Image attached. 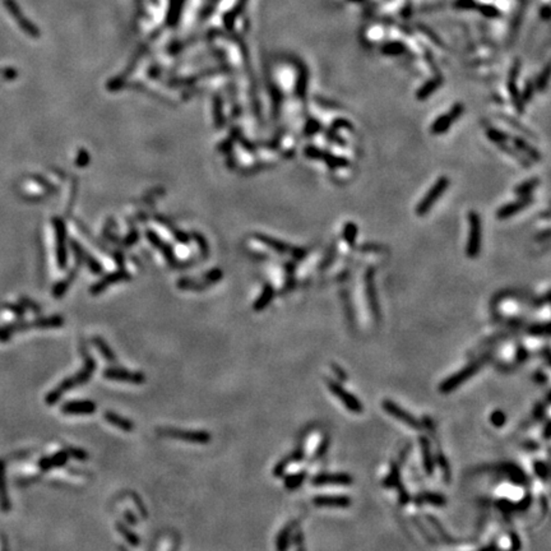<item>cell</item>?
<instances>
[{
	"label": "cell",
	"mask_w": 551,
	"mask_h": 551,
	"mask_svg": "<svg viewBox=\"0 0 551 551\" xmlns=\"http://www.w3.org/2000/svg\"><path fill=\"white\" fill-rule=\"evenodd\" d=\"M549 78H550V65H546L545 69H544V71L540 73V76L537 77L536 83H535L537 91H541V92L545 91L546 87H548Z\"/></svg>",
	"instance_id": "obj_37"
},
{
	"label": "cell",
	"mask_w": 551,
	"mask_h": 551,
	"mask_svg": "<svg viewBox=\"0 0 551 551\" xmlns=\"http://www.w3.org/2000/svg\"><path fill=\"white\" fill-rule=\"evenodd\" d=\"M381 407L388 415H390L392 417L397 420V421L405 424L408 428L413 429V430H420L422 428L421 424H420L419 420L413 416L412 413L407 412L403 407H401L399 405H397L396 402L392 401V399H384L381 402Z\"/></svg>",
	"instance_id": "obj_7"
},
{
	"label": "cell",
	"mask_w": 551,
	"mask_h": 551,
	"mask_svg": "<svg viewBox=\"0 0 551 551\" xmlns=\"http://www.w3.org/2000/svg\"><path fill=\"white\" fill-rule=\"evenodd\" d=\"M157 433L162 437L173 438L176 440H182L190 444H208L212 440V435L205 430H182L176 428H160Z\"/></svg>",
	"instance_id": "obj_4"
},
{
	"label": "cell",
	"mask_w": 551,
	"mask_h": 551,
	"mask_svg": "<svg viewBox=\"0 0 551 551\" xmlns=\"http://www.w3.org/2000/svg\"><path fill=\"white\" fill-rule=\"evenodd\" d=\"M486 137L489 138L490 141L493 142V143L498 144V146L507 143V142L510 139V137L507 134V133L501 132V130L499 129H495V128H487Z\"/></svg>",
	"instance_id": "obj_35"
},
{
	"label": "cell",
	"mask_w": 551,
	"mask_h": 551,
	"mask_svg": "<svg viewBox=\"0 0 551 551\" xmlns=\"http://www.w3.org/2000/svg\"><path fill=\"white\" fill-rule=\"evenodd\" d=\"M521 96H522V100L525 103L528 102L530 100H532V97H534V85H532L530 81L526 83L525 90H523V92L521 93Z\"/></svg>",
	"instance_id": "obj_45"
},
{
	"label": "cell",
	"mask_w": 551,
	"mask_h": 551,
	"mask_svg": "<svg viewBox=\"0 0 551 551\" xmlns=\"http://www.w3.org/2000/svg\"><path fill=\"white\" fill-rule=\"evenodd\" d=\"M340 128L352 129V125H351V123H350L349 120H346V119H337V120H334L333 124H332L331 132H336V130L340 129Z\"/></svg>",
	"instance_id": "obj_46"
},
{
	"label": "cell",
	"mask_w": 551,
	"mask_h": 551,
	"mask_svg": "<svg viewBox=\"0 0 551 551\" xmlns=\"http://www.w3.org/2000/svg\"><path fill=\"white\" fill-rule=\"evenodd\" d=\"M313 503L318 507L347 508L351 505V499L345 495H318L313 498Z\"/></svg>",
	"instance_id": "obj_17"
},
{
	"label": "cell",
	"mask_w": 551,
	"mask_h": 551,
	"mask_svg": "<svg viewBox=\"0 0 551 551\" xmlns=\"http://www.w3.org/2000/svg\"><path fill=\"white\" fill-rule=\"evenodd\" d=\"M322 161L326 162V165L331 169H342V167H349L350 161L341 156H334L332 153H323Z\"/></svg>",
	"instance_id": "obj_30"
},
{
	"label": "cell",
	"mask_w": 551,
	"mask_h": 551,
	"mask_svg": "<svg viewBox=\"0 0 551 551\" xmlns=\"http://www.w3.org/2000/svg\"><path fill=\"white\" fill-rule=\"evenodd\" d=\"M539 184H540L539 178H531V179L523 182L522 184L517 185L516 188H514V194H517L518 196L531 195L532 191L539 186Z\"/></svg>",
	"instance_id": "obj_28"
},
{
	"label": "cell",
	"mask_w": 551,
	"mask_h": 551,
	"mask_svg": "<svg viewBox=\"0 0 551 551\" xmlns=\"http://www.w3.org/2000/svg\"><path fill=\"white\" fill-rule=\"evenodd\" d=\"M103 378L107 380L123 381L130 384H143L146 383V375L139 371H129L123 367H107L103 370Z\"/></svg>",
	"instance_id": "obj_9"
},
{
	"label": "cell",
	"mask_w": 551,
	"mask_h": 551,
	"mask_svg": "<svg viewBox=\"0 0 551 551\" xmlns=\"http://www.w3.org/2000/svg\"><path fill=\"white\" fill-rule=\"evenodd\" d=\"M501 117H503V119H504V120L507 121V123L509 124V125H512V126H513V128H516V129L521 130V132L525 133V134H527V135H530V137H535V135L532 134V132H530V130H528L527 128H526V126H523L522 124H518V121H517L516 119H513V117L503 116V115H501Z\"/></svg>",
	"instance_id": "obj_44"
},
{
	"label": "cell",
	"mask_w": 551,
	"mask_h": 551,
	"mask_svg": "<svg viewBox=\"0 0 551 551\" xmlns=\"http://www.w3.org/2000/svg\"><path fill=\"white\" fill-rule=\"evenodd\" d=\"M313 485H342L349 486L354 482L347 473H320L311 480Z\"/></svg>",
	"instance_id": "obj_15"
},
{
	"label": "cell",
	"mask_w": 551,
	"mask_h": 551,
	"mask_svg": "<svg viewBox=\"0 0 551 551\" xmlns=\"http://www.w3.org/2000/svg\"><path fill=\"white\" fill-rule=\"evenodd\" d=\"M65 319L62 315H53V317H40L29 323H21V324H14L12 326L13 331H26V329H51V328H60L64 326Z\"/></svg>",
	"instance_id": "obj_10"
},
{
	"label": "cell",
	"mask_w": 551,
	"mask_h": 551,
	"mask_svg": "<svg viewBox=\"0 0 551 551\" xmlns=\"http://www.w3.org/2000/svg\"><path fill=\"white\" fill-rule=\"evenodd\" d=\"M296 525V522H291L282 528V531L278 534V536H277V540H276V546H277L278 550L282 551L288 549L291 541V535H292V531L295 530Z\"/></svg>",
	"instance_id": "obj_25"
},
{
	"label": "cell",
	"mask_w": 551,
	"mask_h": 551,
	"mask_svg": "<svg viewBox=\"0 0 551 551\" xmlns=\"http://www.w3.org/2000/svg\"><path fill=\"white\" fill-rule=\"evenodd\" d=\"M68 459H69V453L67 452V449H63V451H59L56 453H54L53 456H49V457H44L38 460V467L40 469L44 472L50 471L53 468H58V467H63L67 464Z\"/></svg>",
	"instance_id": "obj_16"
},
{
	"label": "cell",
	"mask_w": 551,
	"mask_h": 551,
	"mask_svg": "<svg viewBox=\"0 0 551 551\" xmlns=\"http://www.w3.org/2000/svg\"><path fill=\"white\" fill-rule=\"evenodd\" d=\"M489 359H490L489 356H484V358L478 359V360L472 361L471 364H468V365L464 367L463 369L459 370V371H457L456 374H453V375L449 376L448 379H446V380L443 381L439 387V390L442 393H444V394L456 390L459 385L466 383L468 379H471L475 374H477V372L482 369V367L486 364V361L489 360Z\"/></svg>",
	"instance_id": "obj_2"
},
{
	"label": "cell",
	"mask_w": 551,
	"mask_h": 551,
	"mask_svg": "<svg viewBox=\"0 0 551 551\" xmlns=\"http://www.w3.org/2000/svg\"><path fill=\"white\" fill-rule=\"evenodd\" d=\"M359 234V227L356 223L354 222H346L345 223V227H343L342 236L343 240L346 241L347 245L350 247H355L356 245V239H358Z\"/></svg>",
	"instance_id": "obj_29"
},
{
	"label": "cell",
	"mask_w": 551,
	"mask_h": 551,
	"mask_svg": "<svg viewBox=\"0 0 551 551\" xmlns=\"http://www.w3.org/2000/svg\"><path fill=\"white\" fill-rule=\"evenodd\" d=\"M352 1H361V0H352Z\"/></svg>",
	"instance_id": "obj_56"
},
{
	"label": "cell",
	"mask_w": 551,
	"mask_h": 551,
	"mask_svg": "<svg viewBox=\"0 0 551 551\" xmlns=\"http://www.w3.org/2000/svg\"><path fill=\"white\" fill-rule=\"evenodd\" d=\"M512 141H513V144L517 150L523 152V155L528 156L531 160H534V161H540V160H541V153H540L534 146H531L530 143H527L523 138L513 137L512 138Z\"/></svg>",
	"instance_id": "obj_22"
},
{
	"label": "cell",
	"mask_w": 551,
	"mask_h": 551,
	"mask_svg": "<svg viewBox=\"0 0 551 551\" xmlns=\"http://www.w3.org/2000/svg\"><path fill=\"white\" fill-rule=\"evenodd\" d=\"M540 14H541V17H543L544 19H546V21H548L549 18H550V10H549V6L548 5L544 6L543 10H541V13H540Z\"/></svg>",
	"instance_id": "obj_54"
},
{
	"label": "cell",
	"mask_w": 551,
	"mask_h": 551,
	"mask_svg": "<svg viewBox=\"0 0 551 551\" xmlns=\"http://www.w3.org/2000/svg\"><path fill=\"white\" fill-rule=\"evenodd\" d=\"M116 530L117 532H119V534L126 540V543L130 544L132 546H138L139 544H141V540H139L138 535H135L133 531H130L123 522L116 523Z\"/></svg>",
	"instance_id": "obj_31"
},
{
	"label": "cell",
	"mask_w": 551,
	"mask_h": 551,
	"mask_svg": "<svg viewBox=\"0 0 551 551\" xmlns=\"http://www.w3.org/2000/svg\"><path fill=\"white\" fill-rule=\"evenodd\" d=\"M468 239H467L466 255L468 258H477L481 252V241H482V225H481L480 214L475 211L468 212Z\"/></svg>",
	"instance_id": "obj_3"
},
{
	"label": "cell",
	"mask_w": 551,
	"mask_h": 551,
	"mask_svg": "<svg viewBox=\"0 0 551 551\" xmlns=\"http://www.w3.org/2000/svg\"><path fill=\"white\" fill-rule=\"evenodd\" d=\"M4 462L0 460V507L3 508L4 512H8L10 509V501H9L8 493H6L5 486V471H4Z\"/></svg>",
	"instance_id": "obj_27"
},
{
	"label": "cell",
	"mask_w": 551,
	"mask_h": 551,
	"mask_svg": "<svg viewBox=\"0 0 551 551\" xmlns=\"http://www.w3.org/2000/svg\"><path fill=\"white\" fill-rule=\"evenodd\" d=\"M490 421H491V424L495 428H503L505 425V422H507V416H505V413L501 410H495L491 413V416H490Z\"/></svg>",
	"instance_id": "obj_38"
},
{
	"label": "cell",
	"mask_w": 551,
	"mask_h": 551,
	"mask_svg": "<svg viewBox=\"0 0 551 551\" xmlns=\"http://www.w3.org/2000/svg\"><path fill=\"white\" fill-rule=\"evenodd\" d=\"M381 53L388 56H397L406 53V46L399 41L387 42L381 47Z\"/></svg>",
	"instance_id": "obj_32"
},
{
	"label": "cell",
	"mask_w": 551,
	"mask_h": 551,
	"mask_svg": "<svg viewBox=\"0 0 551 551\" xmlns=\"http://www.w3.org/2000/svg\"><path fill=\"white\" fill-rule=\"evenodd\" d=\"M384 486L398 487V489L401 487V484H399V467L397 464H393L392 468H390L389 475L384 480Z\"/></svg>",
	"instance_id": "obj_36"
},
{
	"label": "cell",
	"mask_w": 551,
	"mask_h": 551,
	"mask_svg": "<svg viewBox=\"0 0 551 551\" xmlns=\"http://www.w3.org/2000/svg\"><path fill=\"white\" fill-rule=\"evenodd\" d=\"M365 290H367V299L369 302L370 311L375 322L380 320V306H379L378 292H376L375 282H374V270L369 268L365 272Z\"/></svg>",
	"instance_id": "obj_11"
},
{
	"label": "cell",
	"mask_w": 551,
	"mask_h": 551,
	"mask_svg": "<svg viewBox=\"0 0 551 551\" xmlns=\"http://www.w3.org/2000/svg\"><path fill=\"white\" fill-rule=\"evenodd\" d=\"M67 452L69 453V457H73L74 459H77V460L88 459V453L85 451V449L69 447V448H67Z\"/></svg>",
	"instance_id": "obj_41"
},
{
	"label": "cell",
	"mask_w": 551,
	"mask_h": 551,
	"mask_svg": "<svg viewBox=\"0 0 551 551\" xmlns=\"http://www.w3.org/2000/svg\"><path fill=\"white\" fill-rule=\"evenodd\" d=\"M535 378H536V380L539 381V383H545L548 379H546V376L544 375L543 372H537L536 375H535Z\"/></svg>",
	"instance_id": "obj_55"
},
{
	"label": "cell",
	"mask_w": 551,
	"mask_h": 551,
	"mask_svg": "<svg viewBox=\"0 0 551 551\" xmlns=\"http://www.w3.org/2000/svg\"><path fill=\"white\" fill-rule=\"evenodd\" d=\"M306 478V473L305 472H296V473H292V475H288L284 477L283 485L284 487H287L288 490L297 489L302 485V482Z\"/></svg>",
	"instance_id": "obj_33"
},
{
	"label": "cell",
	"mask_w": 551,
	"mask_h": 551,
	"mask_svg": "<svg viewBox=\"0 0 551 551\" xmlns=\"http://www.w3.org/2000/svg\"><path fill=\"white\" fill-rule=\"evenodd\" d=\"M81 354H82L83 359H85L83 369H81L80 371L76 372L74 375L68 376V378L64 379V380H63L62 383L55 388V389L51 390L50 393H47L45 401H46V403L49 406H53L55 405V403H58L65 393L74 389L77 385H83L86 384V383H88L90 379L92 378V375H93V372L96 371V367H97L96 360L90 355V352L85 349V346L81 349Z\"/></svg>",
	"instance_id": "obj_1"
},
{
	"label": "cell",
	"mask_w": 551,
	"mask_h": 551,
	"mask_svg": "<svg viewBox=\"0 0 551 551\" xmlns=\"http://www.w3.org/2000/svg\"><path fill=\"white\" fill-rule=\"evenodd\" d=\"M449 184H451V180L447 178V176H440L439 179L435 182V184L431 186L430 190L425 194V196L420 200V203L416 207V214L422 217L425 216L428 212H430V209L434 207V204L437 203L438 199L442 198V195L444 194V191L448 189Z\"/></svg>",
	"instance_id": "obj_5"
},
{
	"label": "cell",
	"mask_w": 551,
	"mask_h": 551,
	"mask_svg": "<svg viewBox=\"0 0 551 551\" xmlns=\"http://www.w3.org/2000/svg\"><path fill=\"white\" fill-rule=\"evenodd\" d=\"M22 302H23V304L26 305L27 308H29L32 311H35V313H40V311H41V308H40L38 305L33 304V302H32V301H29V300L22 299Z\"/></svg>",
	"instance_id": "obj_51"
},
{
	"label": "cell",
	"mask_w": 551,
	"mask_h": 551,
	"mask_svg": "<svg viewBox=\"0 0 551 551\" xmlns=\"http://www.w3.org/2000/svg\"><path fill=\"white\" fill-rule=\"evenodd\" d=\"M327 385H328V389L331 390V393L333 394L338 401L342 403L350 412L352 413H361L364 411V406L360 402V399L358 397H355L352 393H350L349 390H346L342 385L338 383L337 380H333V379H327L326 380Z\"/></svg>",
	"instance_id": "obj_6"
},
{
	"label": "cell",
	"mask_w": 551,
	"mask_h": 551,
	"mask_svg": "<svg viewBox=\"0 0 551 551\" xmlns=\"http://www.w3.org/2000/svg\"><path fill=\"white\" fill-rule=\"evenodd\" d=\"M320 129V124L318 120H310L309 121L308 126L305 128V130H306V133H308L309 135L314 134V133H317L318 130Z\"/></svg>",
	"instance_id": "obj_48"
},
{
	"label": "cell",
	"mask_w": 551,
	"mask_h": 551,
	"mask_svg": "<svg viewBox=\"0 0 551 551\" xmlns=\"http://www.w3.org/2000/svg\"><path fill=\"white\" fill-rule=\"evenodd\" d=\"M304 152H305V156H306V157H309V159L322 160L324 151L319 150V148H317V147H314V146H308L306 148H305Z\"/></svg>",
	"instance_id": "obj_43"
},
{
	"label": "cell",
	"mask_w": 551,
	"mask_h": 551,
	"mask_svg": "<svg viewBox=\"0 0 551 551\" xmlns=\"http://www.w3.org/2000/svg\"><path fill=\"white\" fill-rule=\"evenodd\" d=\"M420 447H421L422 463H424L425 472L429 476H433L435 469V459L433 453H431V446L428 438L426 437L420 438Z\"/></svg>",
	"instance_id": "obj_18"
},
{
	"label": "cell",
	"mask_w": 551,
	"mask_h": 551,
	"mask_svg": "<svg viewBox=\"0 0 551 551\" xmlns=\"http://www.w3.org/2000/svg\"><path fill=\"white\" fill-rule=\"evenodd\" d=\"M275 297V288L271 284H266V287L263 288L262 293L259 295V297L254 301L253 304V309L255 311H262L267 308L268 305L271 304V301Z\"/></svg>",
	"instance_id": "obj_24"
},
{
	"label": "cell",
	"mask_w": 551,
	"mask_h": 551,
	"mask_svg": "<svg viewBox=\"0 0 551 551\" xmlns=\"http://www.w3.org/2000/svg\"><path fill=\"white\" fill-rule=\"evenodd\" d=\"M92 343H93L94 347L97 349V351L100 352L101 355H102V358L105 359L106 361H109V363L111 364L117 363L115 352L112 351L111 347L107 345V342H106L102 337H100V336H94V337L92 338Z\"/></svg>",
	"instance_id": "obj_21"
},
{
	"label": "cell",
	"mask_w": 551,
	"mask_h": 551,
	"mask_svg": "<svg viewBox=\"0 0 551 551\" xmlns=\"http://www.w3.org/2000/svg\"><path fill=\"white\" fill-rule=\"evenodd\" d=\"M124 518H125V521L129 523V525L135 526L138 523L137 522V517H135L134 514H133L132 510H129V509H126L125 512H124Z\"/></svg>",
	"instance_id": "obj_49"
},
{
	"label": "cell",
	"mask_w": 551,
	"mask_h": 551,
	"mask_svg": "<svg viewBox=\"0 0 551 551\" xmlns=\"http://www.w3.org/2000/svg\"><path fill=\"white\" fill-rule=\"evenodd\" d=\"M534 202V198L531 195L526 196H519V199L514 200L512 203H508V204L503 205L496 211V218L498 220H507V218L513 217L514 214H517L518 212L523 211L525 208H527L531 203Z\"/></svg>",
	"instance_id": "obj_13"
},
{
	"label": "cell",
	"mask_w": 551,
	"mask_h": 551,
	"mask_svg": "<svg viewBox=\"0 0 551 551\" xmlns=\"http://www.w3.org/2000/svg\"><path fill=\"white\" fill-rule=\"evenodd\" d=\"M463 111H464L463 103H460V102L455 103V105L452 106V109L449 110L447 114L442 115V116L435 119L434 123H433V125H431L430 128L431 133L435 135H442L446 132H448V130L451 129V126L453 125V123L462 116Z\"/></svg>",
	"instance_id": "obj_8"
},
{
	"label": "cell",
	"mask_w": 551,
	"mask_h": 551,
	"mask_svg": "<svg viewBox=\"0 0 551 551\" xmlns=\"http://www.w3.org/2000/svg\"><path fill=\"white\" fill-rule=\"evenodd\" d=\"M419 499H420L419 504H422V503H429V504L434 505V507H443V505L447 504V500L444 496L437 493H430V491H429V493H424Z\"/></svg>",
	"instance_id": "obj_34"
},
{
	"label": "cell",
	"mask_w": 551,
	"mask_h": 551,
	"mask_svg": "<svg viewBox=\"0 0 551 551\" xmlns=\"http://www.w3.org/2000/svg\"><path fill=\"white\" fill-rule=\"evenodd\" d=\"M129 277H128V275L124 272H116V273H112V275H109L107 277H105L103 279H101L100 282H97L94 286H92L91 288V293H93V295H97V293H100L102 292L103 290H105L107 286H109L110 283H114V282H119V281H124V279H128Z\"/></svg>",
	"instance_id": "obj_23"
},
{
	"label": "cell",
	"mask_w": 551,
	"mask_h": 551,
	"mask_svg": "<svg viewBox=\"0 0 551 551\" xmlns=\"http://www.w3.org/2000/svg\"><path fill=\"white\" fill-rule=\"evenodd\" d=\"M500 471H503L505 475L509 476L512 478V481L517 482V484H526L527 482V477H526L525 472L521 471L516 464L513 463H503L499 466Z\"/></svg>",
	"instance_id": "obj_26"
},
{
	"label": "cell",
	"mask_w": 551,
	"mask_h": 551,
	"mask_svg": "<svg viewBox=\"0 0 551 551\" xmlns=\"http://www.w3.org/2000/svg\"><path fill=\"white\" fill-rule=\"evenodd\" d=\"M478 12L481 13L482 15H485V17L487 18H496L500 15V12H499V9L495 8V6L493 5H481L478 6Z\"/></svg>",
	"instance_id": "obj_42"
},
{
	"label": "cell",
	"mask_w": 551,
	"mask_h": 551,
	"mask_svg": "<svg viewBox=\"0 0 551 551\" xmlns=\"http://www.w3.org/2000/svg\"><path fill=\"white\" fill-rule=\"evenodd\" d=\"M60 411L65 415H93L97 406L92 401H69L60 407Z\"/></svg>",
	"instance_id": "obj_14"
},
{
	"label": "cell",
	"mask_w": 551,
	"mask_h": 551,
	"mask_svg": "<svg viewBox=\"0 0 551 551\" xmlns=\"http://www.w3.org/2000/svg\"><path fill=\"white\" fill-rule=\"evenodd\" d=\"M510 541H512V544H513V545H510V549H514V550H516V549L521 548V543H519V539L516 534H510Z\"/></svg>",
	"instance_id": "obj_52"
},
{
	"label": "cell",
	"mask_w": 551,
	"mask_h": 551,
	"mask_svg": "<svg viewBox=\"0 0 551 551\" xmlns=\"http://www.w3.org/2000/svg\"><path fill=\"white\" fill-rule=\"evenodd\" d=\"M332 370H333L334 372H336V375H337V378L340 379H343V380H346V372L343 371L342 369H341V367H338V365H336V364H333L332 365Z\"/></svg>",
	"instance_id": "obj_50"
},
{
	"label": "cell",
	"mask_w": 551,
	"mask_h": 551,
	"mask_svg": "<svg viewBox=\"0 0 551 551\" xmlns=\"http://www.w3.org/2000/svg\"><path fill=\"white\" fill-rule=\"evenodd\" d=\"M103 417H105V420L109 422L110 425L115 426V428H117L121 431H125V433H132L135 428L134 422L130 421L129 419H126V417L121 416V415L112 412V411H106Z\"/></svg>",
	"instance_id": "obj_19"
},
{
	"label": "cell",
	"mask_w": 551,
	"mask_h": 551,
	"mask_svg": "<svg viewBox=\"0 0 551 551\" xmlns=\"http://www.w3.org/2000/svg\"><path fill=\"white\" fill-rule=\"evenodd\" d=\"M475 0H457L456 1V8L464 9V10H468V9L476 8Z\"/></svg>",
	"instance_id": "obj_47"
},
{
	"label": "cell",
	"mask_w": 551,
	"mask_h": 551,
	"mask_svg": "<svg viewBox=\"0 0 551 551\" xmlns=\"http://www.w3.org/2000/svg\"><path fill=\"white\" fill-rule=\"evenodd\" d=\"M290 463H291L290 456H287L286 458L279 460L278 463L275 466V468H273V476H276V477H281V476H283L284 471H286V468H287Z\"/></svg>",
	"instance_id": "obj_40"
},
{
	"label": "cell",
	"mask_w": 551,
	"mask_h": 551,
	"mask_svg": "<svg viewBox=\"0 0 551 551\" xmlns=\"http://www.w3.org/2000/svg\"><path fill=\"white\" fill-rule=\"evenodd\" d=\"M519 71H521V62L517 59L514 62L513 67L510 69L509 78H508V91H509V96L512 98V103H513L514 109L522 114L525 111V102L522 100V96H521V92L518 91V87H517V78H518Z\"/></svg>",
	"instance_id": "obj_12"
},
{
	"label": "cell",
	"mask_w": 551,
	"mask_h": 551,
	"mask_svg": "<svg viewBox=\"0 0 551 551\" xmlns=\"http://www.w3.org/2000/svg\"><path fill=\"white\" fill-rule=\"evenodd\" d=\"M10 340V334L6 329H0V342H6Z\"/></svg>",
	"instance_id": "obj_53"
},
{
	"label": "cell",
	"mask_w": 551,
	"mask_h": 551,
	"mask_svg": "<svg viewBox=\"0 0 551 551\" xmlns=\"http://www.w3.org/2000/svg\"><path fill=\"white\" fill-rule=\"evenodd\" d=\"M442 85H443V77L440 76V74H438V76H435L434 78H431V80H429L428 82L424 83V85L417 90L416 98L420 101L426 100V98H429V97L434 93V92L437 91L438 88H439Z\"/></svg>",
	"instance_id": "obj_20"
},
{
	"label": "cell",
	"mask_w": 551,
	"mask_h": 551,
	"mask_svg": "<svg viewBox=\"0 0 551 551\" xmlns=\"http://www.w3.org/2000/svg\"><path fill=\"white\" fill-rule=\"evenodd\" d=\"M534 469L535 473L537 475V477L541 478V480H548L549 477V467L545 462L543 460H536L534 463Z\"/></svg>",
	"instance_id": "obj_39"
}]
</instances>
